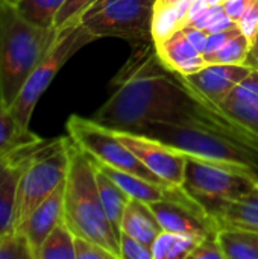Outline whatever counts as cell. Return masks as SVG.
<instances>
[{
    "label": "cell",
    "instance_id": "1",
    "mask_svg": "<svg viewBox=\"0 0 258 259\" xmlns=\"http://www.w3.org/2000/svg\"><path fill=\"white\" fill-rule=\"evenodd\" d=\"M113 85L114 93L93 115L105 127L138 134L152 123L189 124L196 115V100L161 62L155 42L135 46Z\"/></svg>",
    "mask_w": 258,
    "mask_h": 259
},
{
    "label": "cell",
    "instance_id": "2",
    "mask_svg": "<svg viewBox=\"0 0 258 259\" xmlns=\"http://www.w3.org/2000/svg\"><path fill=\"white\" fill-rule=\"evenodd\" d=\"M138 134L173 147L179 153L249 178L258 185L257 147L240 138L227 135L213 126L205 123H152Z\"/></svg>",
    "mask_w": 258,
    "mask_h": 259
},
{
    "label": "cell",
    "instance_id": "3",
    "mask_svg": "<svg viewBox=\"0 0 258 259\" xmlns=\"http://www.w3.org/2000/svg\"><path fill=\"white\" fill-rule=\"evenodd\" d=\"M64 222L76 237L88 238L120 258V235L111 225L88 155L70 140V164L64 191Z\"/></svg>",
    "mask_w": 258,
    "mask_h": 259
},
{
    "label": "cell",
    "instance_id": "4",
    "mask_svg": "<svg viewBox=\"0 0 258 259\" xmlns=\"http://www.w3.org/2000/svg\"><path fill=\"white\" fill-rule=\"evenodd\" d=\"M58 30L27 21L12 3L0 0V100L12 105L30 71L52 47Z\"/></svg>",
    "mask_w": 258,
    "mask_h": 259
},
{
    "label": "cell",
    "instance_id": "5",
    "mask_svg": "<svg viewBox=\"0 0 258 259\" xmlns=\"http://www.w3.org/2000/svg\"><path fill=\"white\" fill-rule=\"evenodd\" d=\"M70 164V138L59 137L40 146L23 171L12 219V229L65 182Z\"/></svg>",
    "mask_w": 258,
    "mask_h": 259
},
{
    "label": "cell",
    "instance_id": "6",
    "mask_svg": "<svg viewBox=\"0 0 258 259\" xmlns=\"http://www.w3.org/2000/svg\"><path fill=\"white\" fill-rule=\"evenodd\" d=\"M94 39L97 38L91 35L81 24V21L70 23L58 30L52 47L36 64V67L30 71L15 100L9 106L11 112L23 127L30 129V118L33 109L40 97L52 83L53 77L58 74V71L75 53H78L81 49H84Z\"/></svg>",
    "mask_w": 258,
    "mask_h": 259
},
{
    "label": "cell",
    "instance_id": "7",
    "mask_svg": "<svg viewBox=\"0 0 258 259\" xmlns=\"http://www.w3.org/2000/svg\"><path fill=\"white\" fill-rule=\"evenodd\" d=\"M157 0H96L79 18L96 38L116 36L132 46L152 38V20Z\"/></svg>",
    "mask_w": 258,
    "mask_h": 259
},
{
    "label": "cell",
    "instance_id": "8",
    "mask_svg": "<svg viewBox=\"0 0 258 259\" xmlns=\"http://www.w3.org/2000/svg\"><path fill=\"white\" fill-rule=\"evenodd\" d=\"M68 138L82 149L88 156L114 167L117 170L131 173L141 179L155 184H169L154 171H151L117 137L116 134L94 121L81 115H71L65 124Z\"/></svg>",
    "mask_w": 258,
    "mask_h": 259
},
{
    "label": "cell",
    "instance_id": "9",
    "mask_svg": "<svg viewBox=\"0 0 258 259\" xmlns=\"http://www.w3.org/2000/svg\"><path fill=\"white\" fill-rule=\"evenodd\" d=\"M257 184L249 178L234 175L217 165L187 155L182 188L199 202L210 215L227 202L249 193Z\"/></svg>",
    "mask_w": 258,
    "mask_h": 259
},
{
    "label": "cell",
    "instance_id": "10",
    "mask_svg": "<svg viewBox=\"0 0 258 259\" xmlns=\"http://www.w3.org/2000/svg\"><path fill=\"white\" fill-rule=\"evenodd\" d=\"M111 131L151 171L169 184L182 187L187 155L179 153L173 147H169L141 134L114 129Z\"/></svg>",
    "mask_w": 258,
    "mask_h": 259
},
{
    "label": "cell",
    "instance_id": "11",
    "mask_svg": "<svg viewBox=\"0 0 258 259\" xmlns=\"http://www.w3.org/2000/svg\"><path fill=\"white\" fill-rule=\"evenodd\" d=\"M254 67L243 65H225V64H207L199 71L184 76V79L204 97L220 105L233 93V90L249 74ZM182 76V74H181Z\"/></svg>",
    "mask_w": 258,
    "mask_h": 259
},
{
    "label": "cell",
    "instance_id": "12",
    "mask_svg": "<svg viewBox=\"0 0 258 259\" xmlns=\"http://www.w3.org/2000/svg\"><path fill=\"white\" fill-rule=\"evenodd\" d=\"M149 206L157 215L163 231L187 234L201 240L217 234L219 223L216 219L204 217L187 206L175 202H154L149 203Z\"/></svg>",
    "mask_w": 258,
    "mask_h": 259
},
{
    "label": "cell",
    "instance_id": "13",
    "mask_svg": "<svg viewBox=\"0 0 258 259\" xmlns=\"http://www.w3.org/2000/svg\"><path fill=\"white\" fill-rule=\"evenodd\" d=\"M64 191H65V182L61 187H58L44 202H41L23 220V223L18 228H15L20 232H23L24 237L27 238L35 253V258L47 235L64 219Z\"/></svg>",
    "mask_w": 258,
    "mask_h": 259
},
{
    "label": "cell",
    "instance_id": "14",
    "mask_svg": "<svg viewBox=\"0 0 258 259\" xmlns=\"http://www.w3.org/2000/svg\"><path fill=\"white\" fill-rule=\"evenodd\" d=\"M36 149H30L12 156L0 158V234L12 229L18 182Z\"/></svg>",
    "mask_w": 258,
    "mask_h": 259
},
{
    "label": "cell",
    "instance_id": "15",
    "mask_svg": "<svg viewBox=\"0 0 258 259\" xmlns=\"http://www.w3.org/2000/svg\"><path fill=\"white\" fill-rule=\"evenodd\" d=\"M161 62L173 73L190 76L207 65L204 55L189 41L182 29L173 32L166 39L155 42Z\"/></svg>",
    "mask_w": 258,
    "mask_h": 259
},
{
    "label": "cell",
    "instance_id": "16",
    "mask_svg": "<svg viewBox=\"0 0 258 259\" xmlns=\"http://www.w3.org/2000/svg\"><path fill=\"white\" fill-rule=\"evenodd\" d=\"M44 141L32 129L23 127L11 112V108L0 100V158L36 149Z\"/></svg>",
    "mask_w": 258,
    "mask_h": 259
},
{
    "label": "cell",
    "instance_id": "17",
    "mask_svg": "<svg viewBox=\"0 0 258 259\" xmlns=\"http://www.w3.org/2000/svg\"><path fill=\"white\" fill-rule=\"evenodd\" d=\"M120 232L152 247L157 237L163 232V228L148 203L131 197L122 219Z\"/></svg>",
    "mask_w": 258,
    "mask_h": 259
},
{
    "label": "cell",
    "instance_id": "18",
    "mask_svg": "<svg viewBox=\"0 0 258 259\" xmlns=\"http://www.w3.org/2000/svg\"><path fill=\"white\" fill-rule=\"evenodd\" d=\"M213 217L219 228L231 226L258 232V185L242 197L224 203Z\"/></svg>",
    "mask_w": 258,
    "mask_h": 259
},
{
    "label": "cell",
    "instance_id": "19",
    "mask_svg": "<svg viewBox=\"0 0 258 259\" xmlns=\"http://www.w3.org/2000/svg\"><path fill=\"white\" fill-rule=\"evenodd\" d=\"M216 237L225 259H258V232L255 231L220 226Z\"/></svg>",
    "mask_w": 258,
    "mask_h": 259
},
{
    "label": "cell",
    "instance_id": "20",
    "mask_svg": "<svg viewBox=\"0 0 258 259\" xmlns=\"http://www.w3.org/2000/svg\"><path fill=\"white\" fill-rule=\"evenodd\" d=\"M94 170H96V182H97L103 209H105L111 225L120 235L122 219H123L125 209L131 200V196L117 182H114L108 175H105L99 167L94 165Z\"/></svg>",
    "mask_w": 258,
    "mask_h": 259
},
{
    "label": "cell",
    "instance_id": "21",
    "mask_svg": "<svg viewBox=\"0 0 258 259\" xmlns=\"http://www.w3.org/2000/svg\"><path fill=\"white\" fill-rule=\"evenodd\" d=\"M201 238L187 234H173L163 231L152 244L154 259H189L192 250Z\"/></svg>",
    "mask_w": 258,
    "mask_h": 259
},
{
    "label": "cell",
    "instance_id": "22",
    "mask_svg": "<svg viewBox=\"0 0 258 259\" xmlns=\"http://www.w3.org/2000/svg\"><path fill=\"white\" fill-rule=\"evenodd\" d=\"M36 259H75V234L65 225L64 219L47 235Z\"/></svg>",
    "mask_w": 258,
    "mask_h": 259
},
{
    "label": "cell",
    "instance_id": "23",
    "mask_svg": "<svg viewBox=\"0 0 258 259\" xmlns=\"http://www.w3.org/2000/svg\"><path fill=\"white\" fill-rule=\"evenodd\" d=\"M67 0H18L17 11L30 23L43 29H55V18Z\"/></svg>",
    "mask_w": 258,
    "mask_h": 259
},
{
    "label": "cell",
    "instance_id": "24",
    "mask_svg": "<svg viewBox=\"0 0 258 259\" xmlns=\"http://www.w3.org/2000/svg\"><path fill=\"white\" fill-rule=\"evenodd\" d=\"M192 0L181 2L172 8L154 11V20H152V38L154 42H160L170 36L173 32L179 30L184 24L186 14L189 11Z\"/></svg>",
    "mask_w": 258,
    "mask_h": 259
},
{
    "label": "cell",
    "instance_id": "25",
    "mask_svg": "<svg viewBox=\"0 0 258 259\" xmlns=\"http://www.w3.org/2000/svg\"><path fill=\"white\" fill-rule=\"evenodd\" d=\"M251 53V42L242 35V32L231 36L214 55L205 58L207 64H225V65H243L248 64Z\"/></svg>",
    "mask_w": 258,
    "mask_h": 259
},
{
    "label": "cell",
    "instance_id": "26",
    "mask_svg": "<svg viewBox=\"0 0 258 259\" xmlns=\"http://www.w3.org/2000/svg\"><path fill=\"white\" fill-rule=\"evenodd\" d=\"M0 259H36L35 253L18 229H9L0 234Z\"/></svg>",
    "mask_w": 258,
    "mask_h": 259
},
{
    "label": "cell",
    "instance_id": "27",
    "mask_svg": "<svg viewBox=\"0 0 258 259\" xmlns=\"http://www.w3.org/2000/svg\"><path fill=\"white\" fill-rule=\"evenodd\" d=\"M224 103L258 106V67H254L249 71V74L233 90V93L227 97Z\"/></svg>",
    "mask_w": 258,
    "mask_h": 259
},
{
    "label": "cell",
    "instance_id": "28",
    "mask_svg": "<svg viewBox=\"0 0 258 259\" xmlns=\"http://www.w3.org/2000/svg\"><path fill=\"white\" fill-rule=\"evenodd\" d=\"M237 124L239 127L258 141V106H242V105H219Z\"/></svg>",
    "mask_w": 258,
    "mask_h": 259
},
{
    "label": "cell",
    "instance_id": "29",
    "mask_svg": "<svg viewBox=\"0 0 258 259\" xmlns=\"http://www.w3.org/2000/svg\"><path fill=\"white\" fill-rule=\"evenodd\" d=\"M192 26L202 29L205 33H214V32H222L227 29L237 27V24L227 15L222 5L210 6L202 17H199L196 21L192 23Z\"/></svg>",
    "mask_w": 258,
    "mask_h": 259
},
{
    "label": "cell",
    "instance_id": "30",
    "mask_svg": "<svg viewBox=\"0 0 258 259\" xmlns=\"http://www.w3.org/2000/svg\"><path fill=\"white\" fill-rule=\"evenodd\" d=\"M96 0H67L62 8L59 9L56 18H55V29L59 30L61 27L79 21L81 15L94 3Z\"/></svg>",
    "mask_w": 258,
    "mask_h": 259
},
{
    "label": "cell",
    "instance_id": "31",
    "mask_svg": "<svg viewBox=\"0 0 258 259\" xmlns=\"http://www.w3.org/2000/svg\"><path fill=\"white\" fill-rule=\"evenodd\" d=\"M75 259H117L114 253H111L103 246L75 235Z\"/></svg>",
    "mask_w": 258,
    "mask_h": 259
},
{
    "label": "cell",
    "instance_id": "32",
    "mask_svg": "<svg viewBox=\"0 0 258 259\" xmlns=\"http://www.w3.org/2000/svg\"><path fill=\"white\" fill-rule=\"evenodd\" d=\"M237 27L252 46L258 35V0H248L240 20L237 21Z\"/></svg>",
    "mask_w": 258,
    "mask_h": 259
},
{
    "label": "cell",
    "instance_id": "33",
    "mask_svg": "<svg viewBox=\"0 0 258 259\" xmlns=\"http://www.w3.org/2000/svg\"><path fill=\"white\" fill-rule=\"evenodd\" d=\"M120 258L122 259H154L152 249L138 240L129 237L125 232H120Z\"/></svg>",
    "mask_w": 258,
    "mask_h": 259
},
{
    "label": "cell",
    "instance_id": "34",
    "mask_svg": "<svg viewBox=\"0 0 258 259\" xmlns=\"http://www.w3.org/2000/svg\"><path fill=\"white\" fill-rule=\"evenodd\" d=\"M189 259H225L220 244L216 235H210L198 243V246L192 250Z\"/></svg>",
    "mask_w": 258,
    "mask_h": 259
},
{
    "label": "cell",
    "instance_id": "35",
    "mask_svg": "<svg viewBox=\"0 0 258 259\" xmlns=\"http://www.w3.org/2000/svg\"><path fill=\"white\" fill-rule=\"evenodd\" d=\"M239 27H233V29H227V30H222V32H214V33H208V38H207V44H205V49H204V59L214 55L231 36H234L236 33H239Z\"/></svg>",
    "mask_w": 258,
    "mask_h": 259
},
{
    "label": "cell",
    "instance_id": "36",
    "mask_svg": "<svg viewBox=\"0 0 258 259\" xmlns=\"http://www.w3.org/2000/svg\"><path fill=\"white\" fill-rule=\"evenodd\" d=\"M181 29H182V32L187 35L189 41H190L201 53H204V49H205V44H207L208 33H205L202 29H198V27H195V26H192V24H186V26H182Z\"/></svg>",
    "mask_w": 258,
    "mask_h": 259
},
{
    "label": "cell",
    "instance_id": "37",
    "mask_svg": "<svg viewBox=\"0 0 258 259\" xmlns=\"http://www.w3.org/2000/svg\"><path fill=\"white\" fill-rule=\"evenodd\" d=\"M210 6L211 5L207 0H192L190 2V6H189V11L186 14V18H184V24L182 26L192 24L193 21H196L199 17H202L208 11Z\"/></svg>",
    "mask_w": 258,
    "mask_h": 259
},
{
    "label": "cell",
    "instance_id": "38",
    "mask_svg": "<svg viewBox=\"0 0 258 259\" xmlns=\"http://www.w3.org/2000/svg\"><path fill=\"white\" fill-rule=\"evenodd\" d=\"M248 5V0H228V2H224L222 6L227 12V15L237 24V21L240 20L245 8Z\"/></svg>",
    "mask_w": 258,
    "mask_h": 259
},
{
    "label": "cell",
    "instance_id": "39",
    "mask_svg": "<svg viewBox=\"0 0 258 259\" xmlns=\"http://www.w3.org/2000/svg\"><path fill=\"white\" fill-rule=\"evenodd\" d=\"M248 64L252 65V67H258V36L257 39H255V42L251 46V53H249Z\"/></svg>",
    "mask_w": 258,
    "mask_h": 259
},
{
    "label": "cell",
    "instance_id": "40",
    "mask_svg": "<svg viewBox=\"0 0 258 259\" xmlns=\"http://www.w3.org/2000/svg\"><path fill=\"white\" fill-rule=\"evenodd\" d=\"M181 2H186V0H157L155 2V11H160V9H166V8H172Z\"/></svg>",
    "mask_w": 258,
    "mask_h": 259
},
{
    "label": "cell",
    "instance_id": "41",
    "mask_svg": "<svg viewBox=\"0 0 258 259\" xmlns=\"http://www.w3.org/2000/svg\"><path fill=\"white\" fill-rule=\"evenodd\" d=\"M211 6H214V5H222V0H207Z\"/></svg>",
    "mask_w": 258,
    "mask_h": 259
},
{
    "label": "cell",
    "instance_id": "42",
    "mask_svg": "<svg viewBox=\"0 0 258 259\" xmlns=\"http://www.w3.org/2000/svg\"><path fill=\"white\" fill-rule=\"evenodd\" d=\"M3 2H8V3H12V5H14V3H17L18 0H3Z\"/></svg>",
    "mask_w": 258,
    "mask_h": 259
},
{
    "label": "cell",
    "instance_id": "43",
    "mask_svg": "<svg viewBox=\"0 0 258 259\" xmlns=\"http://www.w3.org/2000/svg\"><path fill=\"white\" fill-rule=\"evenodd\" d=\"M224 2H228V0H222V3H224Z\"/></svg>",
    "mask_w": 258,
    "mask_h": 259
},
{
    "label": "cell",
    "instance_id": "44",
    "mask_svg": "<svg viewBox=\"0 0 258 259\" xmlns=\"http://www.w3.org/2000/svg\"><path fill=\"white\" fill-rule=\"evenodd\" d=\"M257 36H258V35H257ZM254 42H255V41H254Z\"/></svg>",
    "mask_w": 258,
    "mask_h": 259
}]
</instances>
